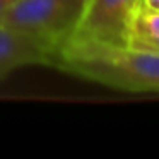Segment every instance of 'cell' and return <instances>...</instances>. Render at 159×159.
Masks as SVG:
<instances>
[{
	"label": "cell",
	"mask_w": 159,
	"mask_h": 159,
	"mask_svg": "<svg viewBox=\"0 0 159 159\" xmlns=\"http://www.w3.org/2000/svg\"><path fill=\"white\" fill-rule=\"evenodd\" d=\"M55 50L50 45L0 22V79L22 67L50 65Z\"/></svg>",
	"instance_id": "obj_4"
},
{
	"label": "cell",
	"mask_w": 159,
	"mask_h": 159,
	"mask_svg": "<svg viewBox=\"0 0 159 159\" xmlns=\"http://www.w3.org/2000/svg\"><path fill=\"white\" fill-rule=\"evenodd\" d=\"M125 48L159 55V11L142 5L132 19Z\"/></svg>",
	"instance_id": "obj_5"
},
{
	"label": "cell",
	"mask_w": 159,
	"mask_h": 159,
	"mask_svg": "<svg viewBox=\"0 0 159 159\" xmlns=\"http://www.w3.org/2000/svg\"><path fill=\"white\" fill-rule=\"evenodd\" d=\"M144 5L152 11H159V0H144Z\"/></svg>",
	"instance_id": "obj_7"
},
{
	"label": "cell",
	"mask_w": 159,
	"mask_h": 159,
	"mask_svg": "<svg viewBox=\"0 0 159 159\" xmlns=\"http://www.w3.org/2000/svg\"><path fill=\"white\" fill-rule=\"evenodd\" d=\"M87 0H19L0 19L58 50L74 36Z\"/></svg>",
	"instance_id": "obj_2"
},
{
	"label": "cell",
	"mask_w": 159,
	"mask_h": 159,
	"mask_svg": "<svg viewBox=\"0 0 159 159\" xmlns=\"http://www.w3.org/2000/svg\"><path fill=\"white\" fill-rule=\"evenodd\" d=\"M19 0H0V19L4 17L16 4H17Z\"/></svg>",
	"instance_id": "obj_6"
},
{
	"label": "cell",
	"mask_w": 159,
	"mask_h": 159,
	"mask_svg": "<svg viewBox=\"0 0 159 159\" xmlns=\"http://www.w3.org/2000/svg\"><path fill=\"white\" fill-rule=\"evenodd\" d=\"M52 67L115 89L159 93L157 53L69 39L55 52Z\"/></svg>",
	"instance_id": "obj_1"
},
{
	"label": "cell",
	"mask_w": 159,
	"mask_h": 159,
	"mask_svg": "<svg viewBox=\"0 0 159 159\" xmlns=\"http://www.w3.org/2000/svg\"><path fill=\"white\" fill-rule=\"evenodd\" d=\"M142 5L144 0H87L70 39L125 48L132 19Z\"/></svg>",
	"instance_id": "obj_3"
}]
</instances>
